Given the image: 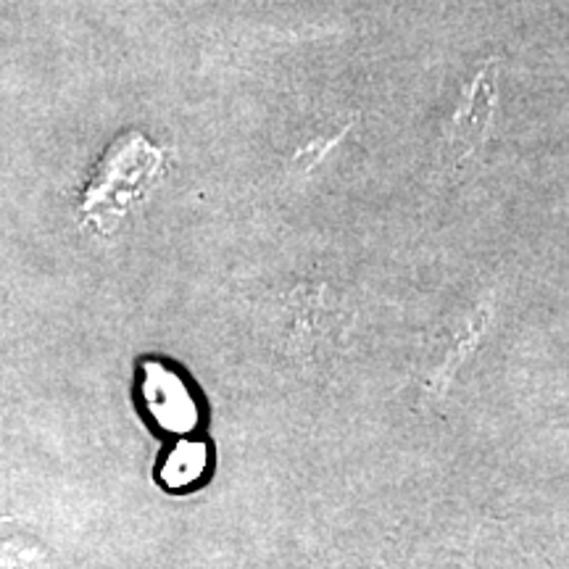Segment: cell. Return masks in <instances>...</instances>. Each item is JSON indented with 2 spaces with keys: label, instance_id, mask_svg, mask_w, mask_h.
Returning <instances> with one entry per match:
<instances>
[{
  "label": "cell",
  "instance_id": "1",
  "mask_svg": "<svg viewBox=\"0 0 569 569\" xmlns=\"http://www.w3.org/2000/svg\"><path fill=\"white\" fill-rule=\"evenodd\" d=\"M140 393L146 398V411L161 430L188 432L198 419V403L188 382L174 369L161 361H148L142 367Z\"/></svg>",
  "mask_w": 569,
  "mask_h": 569
},
{
  "label": "cell",
  "instance_id": "2",
  "mask_svg": "<svg viewBox=\"0 0 569 569\" xmlns=\"http://www.w3.org/2000/svg\"><path fill=\"white\" fill-rule=\"evenodd\" d=\"M209 467V448L201 440L182 438L167 448L161 459V480L167 488H188Z\"/></svg>",
  "mask_w": 569,
  "mask_h": 569
},
{
  "label": "cell",
  "instance_id": "3",
  "mask_svg": "<svg viewBox=\"0 0 569 569\" xmlns=\"http://www.w3.org/2000/svg\"><path fill=\"white\" fill-rule=\"evenodd\" d=\"M490 111H493V84L486 77H480L478 84H475L472 101H467L465 109H461L457 130H453V142H457L461 151H469L478 142L480 134L486 132Z\"/></svg>",
  "mask_w": 569,
  "mask_h": 569
}]
</instances>
